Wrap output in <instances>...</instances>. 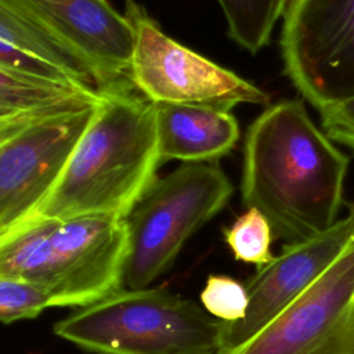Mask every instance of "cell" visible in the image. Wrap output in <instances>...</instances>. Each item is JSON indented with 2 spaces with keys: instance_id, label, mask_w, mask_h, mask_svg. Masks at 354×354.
Listing matches in <instances>:
<instances>
[{
  "instance_id": "obj_18",
  "label": "cell",
  "mask_w": 354,
  "mask_h": 354,
  "mask_svg": "<svg viewBox=\"0 0 354 354\" xmlns=\"http://www.w3.org/2000/svg\"><path fill=\"white\" fill-rule=\"evenodd\" d=\"M202 307L223 322H236L245 318L249 295L245 283L230 275L212 274L201 292Z\"/></svg>"
},
{
  "instance_id": "obj_11",
  "label": "cell",
  "mask_w": 354,
  "mask_h": 354,
  "mask_svg": "<svg viewBox=\"0 0 354 354\" xmlns=\"http://www.w3.org/2000/svg\"><path fill=\"white\" fill-rule=\"evenodd\" d=\"M354 241V203L326 231L285 243L272 261L245 281L249 307L245 318L223 322L220 351L232 350L254 336L306 292ZM217 353V354H218Z\"/></svg>"
},
{
  "instance_id": "obj_15",
  "label": "cell",
  "mask_w": 354,
  "mask_h": 354,
  "mask_svg": "<svg viewBox=\"0 0 354 354\" xmlns=\"http://www.w3.org/2000/svg\"><path fill=\"white\" fill-rule=\"evenodd\" d=\"M217 1L224 12L230 39L250 54H256L270 43L272 30L290 0Z\"/></svg>"
},
{
  "instance_id": "obj_9",
  "label": "cell",
  "mask_w": 354,
  "mask_h": 354,
  "mask_svg": "<svg viewBox=\"0 0 354 354\" xmlns=\"http://www.w3.org/2000/svg\"><path fill=\"white\" fill-rule=\"evenodd\" d=\"M218 354H354V241L268 325Z\"/></svg>"
},
{
  "instance_id": "obj_14",
  "label": "cell",
  "mask_w": 354,
  "mask_h": 354,
  "mask_svg": "<svg viewBox=\"0 0 354 354\" xmlns=\"http://www.w3.org/2000/svg\"><path fill=\"white\" fill-rule=\"evenodd\" d=\"M105 94L0 68V131L97 108Z\"/></svg>"
},
{
  "instance_id": "obj_6",
  "label": "cell",
  "mask_w": 354,
  "mask_h": 354,
  "mask_svg": "<svg viewBox=\"0 0 354 354\" xmlns=\"http://www.w3.org/2000/svg\"><path fill=\"white\" fill-rule=\"evenodd\" d=\"M279 47L283 71L318 112L354 97V0H290Z\"/></svg>"
},
{
  "instance_id": "obj_17",
  "label": "cell",
  "mask_w": 354,
  "mask_h": 354,
  "mask_svg": "<svg viewBox=\"0 0 354 354\" xmlns=\"http://www.w3.org/2000/svg\"><path fill=\"white\" fill-rule=\"evenodd\" d=\"M46 308H51V296L46 288L0 277V321L4 325L36 318Z\"/></svg>"
},
{
  "instance_id": "obj_2",
  "label": "cell",
  "mask_w": 354,
  "mask_h": 354,
  "mask_svg": "<svg viewBox=\"0 0 354 354\" xmlns=\"http://www.w3.org/2000/svg\"><path fill=\"white\" fill-rule=\"evenodd\" d=\"M160 163L155 104L138 91L105 94L62 177L29 223L126 218L158 180Z\"/></svg>"
},
{
  "instance_id": "obj_8",
  "label": "cell",
  "mask_w": 354,
  "mask_h": 354,
  "mask_svg": "<svg viewBox=\"0 0 354 354\" xmlns=\"http://www.w3.org/2000/svg\"><path fill=\"white\" fill-rule=\"evenodd\" d=\"M43 30L90 73L102 94L137 91L133 28L108 0H1Z\"/></svg>"
},
{
  "instance_id": "obj_10",
  "label": "cell",
  "mask_w": 354,
  "mask_h": 354,
  "mask_svg": "<svg viewBox=\"0 0 354 354\" xmlns=\"http://www.w3.org/2000/svg\"><path fill=\"white\" fill-rule=\"evenodd\" d=\"M127 254L126 218L53 220L47 267L51 307H86L124 288Z\"/></svg>"
},
{
  "instance_id": "obj_12",
  "label": "cell",
  "mask_w": 354,
  "mask_h": 354,
  "mask_svg": "<svg viewBox=\"0 0 354 354\" xmlns=\"http://www.w3.org/2000/svg\"><path fill=\"white\" fill-rule=\"evenodd\" d=\"M155 129L162 162H217L239 140L231 111L205 105L155 104Z\"/></svg>"
},
{
  "instance_id": "obj_1",
  "label": "cell",
  "mask_w": 354,
  "mask_h": 354,
  "mask_svg": "<svg viewBox=\"0 0 354 354\" xmlns=\"http://www.w3.org/2000/svg\"><path fill=\"white\" fill-rule=\"evenodd\" d=\"M348 165L301 100L270 104L246 131L242 202L286 243L308 239L339 220Z\"/></svg>"
},
{
  "instance_id": "obj_19",
  "label": "cell",
  "mask_w": 354,
  "mask_h": 354,
  "mask_svg": "<svg viewBox=\"0 0 354 354\" xmlns=\"http://www.w3.org/2000/svg\"><path fill=\"white\" fill-rule=\"evenodd\" d=\"M319 115L326 136L354 152V97L322 109Z\"/></svg>"
},
{
  "instance_id": "obj_5",
  "label": "cell",
  "mask_w": 354,
  "mask_h": 354,
  "mask_svg": "<svg viewBox=\"0 0 354 354\" xmlns=\"http://www.w3.org/2000/svg\"><path fill=\"white\" fill-rule=\"evenodd\" d=\"M124 15L134 33L131 82L151 102L228 111L238 104L270 105L260 87L166 35L136 0H126Z\"/></svg>"
},
{
  "instance_id": "obj_3",
  "label": "cell",
  "mask_w": 354,
  "mask_h": 354,
  "mask_svg": "<svg viewBox=\"0 0 354 354\" xmlns=\"http://www.w3.org/2000/svg\"><path fill=\"white\" fill-rule=\"evenodd\" d=\"M221 326L194 300L122 288L61 318L53 332L95 354H217Z\"/></svg>"
},
{
  "instance_id": "obj_4",
  "label": "cell",
  "mask_w": 354,
  "mask_h": 354,
  "mask_svg": "<svg viewBox=\"0 0 354 354\" xmlns=\"http://www.w3.org/2000/svg\"><path fill=\"white\" fill-rule=\"evenodd\" d=\"M232 192L217 162L181 163L158 178L126 217L124 288H148L169 271L185 242L227 205Z\"/></svg>"
},
{
  "instance_id": "obj_7",
  "label": "cell",
  "mask_w": 354,
  "mask_h": 354,
  "mask_svg": "<svg viewBox=\"0 0 354 354\" xmlns=\"http://www.w3.org/2000/svg\"><path fill=\"white\" fill-rule=\"evenodd\" d=\"M97 108L0 131V238L28 224L40 210Z\"/></svg>"
},
{
  "instance_id": "obj_16",
  "label": "cell",
  "mask_w": 354,
  "mask_h": 354,
  "mask_svg": "<svg viewBox=\"0 0 354 354\" xmlns=\"http://www.w3.org/2000/svg\"><path fill=\"white\" fill-rule=\"evenodd\" d=\"M224 241L234 257L261 268L275 257L271 252L274 236L267 217L254 207H248L230 227L224 228Z\"/></svg>"
},
{
  "instance_id": "obj_13",
  "label": "cell",
  "mask_w": 354,
  "mask_h": 354,
  "mask_svg": "<svg viewBox=\"0 0 354 354\" xmlns=\"http://www.w3.org/2000/svg\"><path fill=\"white\" fill-rule=\"evenodd\" d=\"M0 68L98 90L87 69L76 58L1 0Z\"/></svg>"
}]
</instances>
